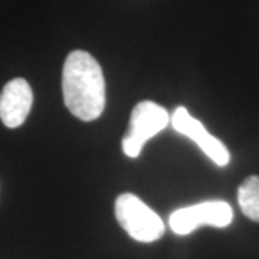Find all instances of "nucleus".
Here are the masks:
<instances>
[{
	"label": "nucleus",
	"mask_w": 259,
	"mask_h": 259,
	"mask_svg": "<svg viewBox=\"0 0 259 259\" xmlns=\"http://www.w3.org/2000/svg\"><path fill=\"white\" fill-rule=\"evenodd\" d=\"M62 93L66 108L82 121L101 117L105 108V79L98 61L87 51L66 56L62 69Z\"/></svg>",
	"instance_id": "obj_1"
},
{
	"label": "nucleus",
	"mask_w": 259,
	"mask_h": 259,
	"mask_svg": "<svg viewBox=\"0 0 259 259\" xmlns=\"http://www.w3.org/2000/svg\"><path fill=\"white\" fill-rule=\"evenodd\" d=\"M115 218L121 228L137 242L158 241L166 232L163 219L133 193H122L117 197Z\"/></svg>",
	"instance_id": "obj_2"
},
{
	"label": "nucleus",
	"mask_w": 259,
	"mask_h": 259,
	"mask_svg": "<svg viewBox=\"0 0 259 259\" xmlns=\"http://www.w3.org/2000/svg\"><path fill=\"white\" fill-rule=\"evenodd\" d=\"M166 108L153 101L139 102L130 117L128 131L122 139V151L127 157H139L143 146L168 124Z\"/></svg>",
	"instance_id": "obj_3"
},
{
	"label": "nucleus",
	"mask_w": 259,
	"mask_h": 259,
	"mask_svg": "<svg viewBox=\"0 0 259 259\" xmlns=\"http://www.w3.org/2000/svg\"><path fill=\"white\" fill-rule=\"evenodd\" d=\"M233 221L231 204L223 200H209L177 209L168 218V226L176 235H189L199 226L226 228Z\"/></svg>",
	"instance_id": "obj_4"
},
{
	"label": "nucleus",
	"mask_w": 259,
	"mask_h": 259,
	"mask_svg": "<svg viewBox=\"0 0 259 259\" xmlns=\"http://www.w3.org/2000/svg\"><path fill=\"white\" fill-rule=\"evenodd\" d=\"M171 124L177 133L183 134L199 146L207 157L212 160L216 166L225 167L231 161V154L226 146L219 139L212 136L204 125L190 115L185 107H179L171 115Z\"/></svg>",
	"instance_id": "obj_5"
},
{
	"label": "nucleus",
	"mask_w": 259,
	"mask_h": 259,
	"mask_svg": "<svg viewBox=\"0 0 259 259\" xmlns=\"http://www.w3.org/2000/svg\"><path fill=\"white\" fill-rule=\"evenodd\" d=\"M33 104L32 88L23 78H15L0 93V120L8 128H18L28 118Z\"/></svg>",
	"instance_id": "obj_6"
},
{
	"label": "nucleus",
	"mask_w": 259,
	"mask_h": 259,
	"mask_svg": "<svg viewBox=\"0 0 259 259\" xmlns=\"http://www.w3.org/2000/svg\"><path fill=\"white\" fill-rule=\"evenodd\" d=\"M238 203L242 213L259 222V176L246 177L238 187Z\"/></svg>",
	"instance_id": "obj_7"
}]
</instances>
